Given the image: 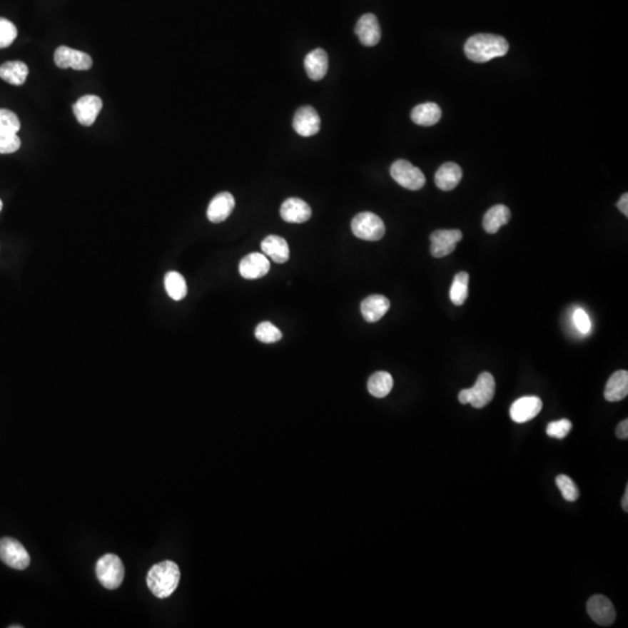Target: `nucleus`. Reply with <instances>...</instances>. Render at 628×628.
Masks as SVG:
<instances>
[{
    "label": "nucleus",
    "instance_id": "nucleus-35",
    "mask_svg": "<svg viewBox=\"0 0 628 628\" xmlns=\"http://www.w3.org/2000/svg\"><path fill=\"white\" fill-rule=\"evenodd\" d=\"M574 321H575L577 330H579L582 334H587L590 332V318H589V315H587V312H585L584 310H582V308H577V310H576L575 313H574Z\"/></svg>",
    "mask_w": 628,
    "mask_h": 628
},
{
    "label": "nucleus",
    "instance_id": "nucleus-37",
    "mask_svg": "<svg viewBox=\"0 0 628 628\" xmlns=\"http://www.w3.org/2000/svg\"><path fill=\"white\" fill-rule=\"evenodd\" d=\"M617 206H618V208H619V210H620V212H622V213L624 214V216H625V217H627V216H628V195H627V193H624V195L622 196V198L619 199L618 204H617Z\"/></svg>",
    "mask_w": 628,
    "mask_h": 628
},
{
    "label": "nucleus",
    "instance_id": "nucleus-38",
    "mask_svg": "<svg viewBox=\"0 0 628 628\" xmlns=\"http://www.w3.org/2000/svg\"><path fill=\"white\" fill-rule=\"evenodd\" d=\"M622 509H624V511H625V512H627V511H628V485H627V487H626L625 495H624V498H622Z\"/></svg>",
    "mask_w": 628,
    "mask_h": 628
},
{
    "label": "nucleus",
    "instance_id": "nucleus-30",
    "mask_svg": "<svg viewBox=\"0 0 628 628\" xmlns=\"http://www.w3.org/2000/svg\"><path fill=\"white\" fill-rule=\"evenodd\" d=\"M556 485L562 492L563 498L568 502H576L579 497V491L576 487L575 482L567 475H559L556 477Z\"/></svg>",
    "mask_w": 628,
    "mask_h": 628
},
{
    "label": "nucleus",
    "instance_id": "nucleus-8",
    "mask_svg": "<svg viewBox=\"0 0 628 628\" xmlns=\"http://www.w3.org/2000/svg\"><path fill=\"white\" fill-rule=\"evenodd\" d=\"M54 61L61 69L88 70L91 69L92 59L84 51H76L73 48L61 46L54 54Z\"/></svg>",
    "mask_w": 628,
    "mask_h": 628
},
{
    "label": "nucleus",
    "instance_id": "nucleus-14",
    "mask_svg": "<svg viewBox=\"0 0 628 628\" xmlns=\"http://www.w3.org/2000/svg\"><path fill=\"white\" fill-rule=\"evenodd\" d=\"M270 270V262L267 256L260 253H251L242 258L239 273L245 280H258L265 276Z\"/></svg>",
    "mask_w": 628,
    "mask_h": 628
},
{
    "label": "nucleus",
    "instance_id": "nucleus-23",
    "mask_svg": "<svg viewBox=\"0 0 628 628\" xmlns=\"http://www.w3.org/2000/svg\"><path fill=\"white\" fill-rule=\"evenodd\" d=\"M29 74V66L21 61H9L0 66V78L16 86L26 82Z\"/></svg>",
    "mask_w": 628,
    "mask_h": 628
},
{
    "label": "nucleus",
    "instance_id": "nucleus-22",
    "mask_svg": "<svg viewBox=\"0 0 628 628\" xmlns=\"http://www.w3.org/2000/svg\"><path fill=\"white\" fill-rule=\"evenodd\" d=\"M262 251L276 263H285L289 260V245L280 236H269L262 241Z\"/></svg>",
    "mask_w": 628,
    "mask_h": 628
},
{
    "label": "nucleus",
    "instance_id": "nucleus-13",
    "mask_svg": "<svg viewBox=\"0 0 628 628\" xmlns=\"http://www.w3.org/2000/svg\"><path fill=\"white\" fill-rule=\"evenodd\" d=\"M542 410V400L539 397L527 396L519 398L510 408V415L515 422L524 424L535 418Z\"/></svg>",
    "mask_w": 628,
    "mask_h": 628
},
{
    "label": "nucleus",
    "instance_id": "nucleus-20",
    "mask_svg": "<svg viewBox=\"0 0 628 628\" xmlns=\"http://www.w3.org/2000/svg\"><path fill=\"white\" fill-rule=\"evenodd\" d=\"M462 169L460 166L452 162H447L437 169L435 173V186L442 191H452L459 186L462 179Z\"/></svg>",
    "mask_w": 628,
    "mask_h": 628
},
{
    "label": "nucleus",
    "instance_id": "nucleus-15",
    "mask_svg": "<svg viewBox=\"0 0 628 628\" xmlns=\"http://www.w3.org/2000/svg\"><path fill=\"white\" fill-rule=\"evenodd\" d=\"M355 34L362 44L367 47H374L380 42V27L377 16L373 13H367L358 19L355 27Z\"/></svg>",
    "mask_w": 628,
    "mask_h": 628
},
{
    "label": "nucleus",
    "instance_id": "nucleus-19",
    "mask_svg": "<svg viewBox=\"0 0 628 628\" xmlns=\"http://www.w3.org/2000/svg\"><path fill=\"white\" fill-rule=\"evenodd\" d=\"M390 300L382 295H369L362 302L361 312L368 323H376L387 314Z\"/></svg>",
    "mask_w": 628,
    "mask_h": 628
},
{
    "label": "nucleus",
    "instance_id": "nucleus-4",
    "mask_svg": "<svg viewBox=\"0 0 628 628\" xmlns=\"http://www.w3.org/2000/svg\"><path fill=\"white\" fill-rule=\"evenodd\" d=\"M96 574L103 587L108 590H116L123 583L125 567L120 557L114 554H106L98 559Z\"/></svg>",
    "mask_w": 628,
    "mask_h": 628
},
{
    "label": "nucleus",
    "instance_id": "nucleus-3",
    "mask_svg": "<svg viewBox=\"0 0 628 628\" xmlns=\"http://www.w3.org/2000/svg\"><path fill=\"white\" fill-rule=\"evenodd\" d=\"M496 382L490 373H482L478 376L474 387L470 389L462 390L459 395L461 404H471L475 408L487 406L495 396Z\"/></svg>",
    "mask_w": 628,
    "mask_h": 628
},
{
    "label": "nucleus",
    "instance_id": "nucleus-34",
    "mask_svg": "<svg viewBox=\"0 0 628 628\" xmlns=\"http://www.w3.org/2000/svg\"><path fill=\"white\" fill-rule=\"evenodd\" d=\"M572 425L568 419H562V420L553 421L547 426V434L550 437H555V439H564L570 430H572Z\"/></svg>",
    "mask_w": 628,
    "mask_h": 628
},
{
    "label": "nucleus",
    "instance_id": "nucleus-33",
    "mask_svg": "<svg viewBox=\"0 0 628 628\" xmlns=\"http://www.w3.org/2000/svg\"><path fill=\"white\" fill-rule=\"evenodd\" d=\"M21 141L14 133H0V154H13L19 151Z\"/></svg>",
    "mask_w": 628,
    "mask_h": 628
},
{
    "label": "nucleus",
    "instance_id": "nucleus-1",
    "mask_svg": "<svg viewBox=\"0 0 628 628\" xmlns=\"http://www.w3.org/2000/svg\"><path fill=\"white\" fill-rule=\"evenodd\" d=\"M509 48V42L500 35L476 34L465 42V53L472 62L485 63L505 56Z\"/></svg>",
    "mask_w": 628,
    "mask_h": 628
},
{
    "label": "nucleus",
    "instance_id": "nucleus-2",
    "mask_svg": "<svg viewBox=\"0 0 628 628\" xmlns=\"http://www.w3.org/2000/svg\"><path fill=\"white\" fill-rule=\"evenodd\" d=\"M181 579L178 565L173 561H163L151 567L147 575V584L157 598H168L175 592Z\"/></svg>",
    "mask_w": 628,
    "mask_h": 628
},
{
    "label": "nucleus",
    "instance_id": "nucleus-12",
    "mask_svg": "<svg viewBox=\"0 0 628 628\" xmlns=\"http://www.w3.org/2000/svg\"><path fill=\"white\" fill-rule=\"evenodd\" d=\"M293 129L299 136H315L320 131V116L312 106H303L295 112L293 116Z\"/></svg>",
    "mask_w": 628,
    "mask_h": 628
},
{
    "label": "nucleus",
    "instance_id": "nucleus-7",
    "mask_svg": "<svg viewBox=\"0 0 628 628\" xmlns=\"http://www.w3.org/2000/svg\"><path fill=\"white\" fill-rule=\"evenodd\" d=\"M0 559L10 568L16 570H25L31 564L29 552L13 537L0 539Z\"/></svg>",
    "mask_w": 628,
    "mask_h": 628
},
{
    "label": "nucleus",
    "instance_id": "nucleus-26",
    "mask_svg": "<svg viewBox=\"0 0 628 628\" xmlns=\"http://www.w3.org/2000/svg\"><path fill=\"white\" fill-rule=\"evenodd\" d=\"M392 388V376L387 371H377L368 380V391L376 398L387 397Z\"/></svg>",
    "mask_w": 628,
    "mask_h": 628
},
{
    "label": "nucleus",
    "instance_id": "nucleus-18",
    "mask_svg": "<svg viewBox=\"0 0 628 628\" xmlns=\"http://www.w3.org/2000/svg\"><path fill=\"white\" fill-rule=\"evenodd\" d=\"M305 70L312 81H320L328 70V55L321 48L314 49L306 55L304 60Z\"/></svg>",
    "mask_w": 628,
    "mask_h": 628
},
{
    "label": "nucleus",
    "instance_id": "nucleus-21",
    "mask_svg": "<svg viewBox=\"0 0 628 628\" xmlns=\"http://www.w3.org/2000/svg\"><path fill=\"white\" fill-rule=\"evenodd\" d=\"M628 395V373L626 370H618L609 377L604 397L607 402H620Z\"/></svg>",
    "mask_w": 628,
    "mask_h": 628
},
{
    "label": "nucleus",
    "instance_id": "nucleus-27",
    "mask_svg": "<svg viewBox=\"0 0 628 628\" xmlns=\"http://www.w3.org/2000/svg\"><path fill=\"white\" fill-rule=\"evenodd\" d=\"M164 286L170 298L173 300H182L183 298H186L188 293L186 278L177 271H170L166 275Z\"/></svg>",
    "mask_w": 628,
    "mask_h": 628
},
{
    "label": "nucleus",
    "instance_id": "nucleus-39",
    "mask_svg": "<svg viewBox=\"0 0 628 628\" xmlns=\"http://www.w3.org/2000/svg\"><path fill=\"white\" fill-rule=\"evenodd\" d=\"M3 210V201L0 199V211Z\"/></svg>",
    "mask_w": 628,
    "mask_h": 628
},
{
    "label": "nucleus",
    "instance_id": "nucleus-25",
    "mask_svg": "<svg viewBox=\"0 0 628 628\" xmlns=\"http://www.w3.org/2000/svg\"><path fill=\"white\" fill-rule=\"evenodd\" d=\"M411 119L419 126H433L441 119V108L435 103L417 105L412 110Z\"/></svg>",
    "mask_w": 628,
    "mask_h": 628
},
{
    "label": "nucleus",
    "instance_id": "nucleus-11",
    "mask_svg": "<svg viewBox=\"0 0 628 628\" xmlns=\"http://www.w3.org/2000/svg\"><path fill=\"white\" fill-rule=\"evenodd\" d=\"M103 107V101L98 96L86 94L79 98L73 106L74 114L81 125L92 126L97 120L98 114Z\"/></svg>",
    "mask_w": 628,
    "mask_h": 628
},
{
    "label": "nucleus",
    "instance_id": "nucleus-16",
    "mask_svg": "<svg viewBox=\"0 0 628 628\" xmlns=\"http://www.w3.org/2000/svg\"><path fill=\"white\" fill-rule=\"evenodd\" d=\"M236 208V199L230 192H221L218 193L212 201L208 208V218L211 223H223L232 214Z\"/></svg>",
    "mask_w": 628,
    "mask_h": 628
},
{
    "label": "nucleus",
    "instance_id": "nucleus-36",
    "mask_svg": "<svg viewBox=\"0 0 628 628\" xmlns=\"http://www.w3.org/2000/svg\"><path fill=\"white\" fill-rule=\"evenodd\" d=\"M617 437L619 439L622 440H627L628 439V420L625 419V420L622 421L620 424L618 425V427H617Z\"/></svg>",
    "mask_w": 628,
    "mask_h": 628
},
{
    "label": "nucleus",
    "instance_id": "nucleus-6",
    "mask_svg": "<svg viewBox=\"0 0 628 628\" xmlns=\"http://www.w3.org/2000/svg\"><path fill=\"white\" fill-rule=\"evenodd\" d=\"M390 173L392 178L402 188L417 191L420 190L426 183V178L419 168L415 167L408 161L398 160L391 166Z\"/></svg>",
    "mask_w": 628,
    "mask_h": 628
},
{
    "label": "nucleus",
    "instance_id": "nucleus-31",
    "mask_svg": "<svg viewBox=\"0 0 628 628\" xmlns=\"http://www.w3.org/2000/svg\"><path fill=\"white\" fill-rule=\"evenodd\" d=\"M19 118L12 111L0 108V133H16L20 131Z\"/></svg>",
    "mask_w": 628,
    "mask_h": 628
},
{
    "label": "nucleus",
    "instance_id": "nucleus-32",
    "mask_svg": "<svg viewBox=\"0 0 628 628\" xmlns=\"http://www.w3.org/2000/svg\"><path fill=\"white\" fill-rule=\"evenodd\" d=\"M18 31L10 20L0 18V48H6L14 42Z\"/></svg>",
    "mask_w": 628,
    "mask_h": 628
},
{
    "label": "nucleus",
    "instance_id": "nucleus-28",
    "mask_svg": "<svg viewBox=\"0 0 628 628\" xmlns=\"http://www.w3.org/2000/svg\"><path fill=\"white\" fill-rule=\"evenodd\" d=\"M469 273L462 271L454 277L450 288V299L452 304L461 306L468 298Z\"/></svg>",
    "mask_w": 628,
    "mask_h": 628
},
{
    "label": "nucleus",
    "instance_id": "nucleus-24",
    "mask_svg": "<svg viewBox=\"0 0 628 628\" xmlns=\"http://www.w3.org/2000/svg\"><path fill=\"white\" fill-rule=\"evenodd\" d=\"M511 219V211L505 205H496L487 211L483 218L484 230L489 234H495L500 227L505 226Z\"/></svg>",
    "mask_w": 628,
    "mask_h": 628
},
{
    "label": "nucleus",
    "instance_id": "nucleus-29",
    "mask_svg": "<svg viewBox=\"0 0 628 628\" xmlns=\"http://www.w3.org/2000/svg\"><path fill=\"white\" fill-rule=\"evenodd\" d=\"M255 336L258 341L263 343H273L282 339V332L269 321H264L258 325L255 330Z\"/></svg>",
    "mask_w": 628,
    "mask_h": 628
},
{
    "label": "nucleus",
    "instance_id": "nucleus-17",
    "mask_svg": "<svg viewBox=\"0 0 628 628\" xmlns=\"http://www.w3.org/2000/svg\"><path fill=\"white\" fill-rule=\"evenodd\" d=\"M312 210L308 203L299 198L286 199L280 208V217L286 223H303L310 220Z\"/></svg>",
    "mask_w": 628,
    "mask_h": 628
},
{
    "label": "nucleus",
    "instance_id": "nucleus-5",
    "mask_svg": "<svg viewBox=\"0 0 628 628\" xmlns=\"http://www.w3.org/2000/svg\"><path fill=\"white\" fill-rule=\"evenodd\" d=\"M352 232L365 241H378L385 234L383 220L373 212H361L352 221Z\"/></svg>",
    "mask_w": 628,
    "mask_h": 628
},
{
    "label": "nucleus",
    "instance_id": "nucleus-9",
    "mask_svg": "<svg viewBox=\"0 0 628 628\" xmlns=\"http://www.w3.org/2000/svg\"><path fill=\"white\" fill-rule=\"evenodd\" d=\"M587 613L596 624L600 626L612 625L616 620V609L612 602L603 596L594 594L587 604Z\"/></svg>",
    "mask_w": 628,
    "mask_h": 628
},
{
    "label": "nucleus",
    "instance_id": "nucleus-10",
    "mask_svg": "<svg viewBox=\"0 0 628 628\" xmlns=\"http://www.w3.org/2000/svg\"><path fill=\"white\" fill-rule=\"evenodd\" d=\"M460 230H439L430 236V254L434 258H445L455 250L456 245L462 240Z\"/></svg>",
    "mask_w": 628,
    "mask_h": 628
}]
</instances>
